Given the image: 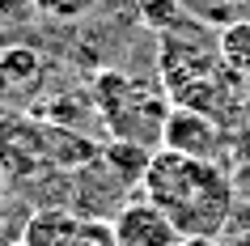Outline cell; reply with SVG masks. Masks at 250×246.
<instances>
[{
    "label": "cell",
    "instance_id": "6da1fadb",
    "mask_svg": "<svg viewBox=\"0 0 250 246\" xmlns=\"http://www.w3.org/2000/svg\"><path fill=\"white\" fill-rule=\"evenodd\" d=\"M145 200L170 212L183 238H216L233 217V182L221 161H195L157 149L145 170Z\"/></svg>",
    "mask_w": 250,
    "mask_h": 246
},
{
    "label": "cell",
    "instance_id": "7a4b0ae2",
    "mask_svg": "<svg viewBox=\"0 0 250 246\" xmlns=\"http://www.w3.org/2000/svg\"><path fill=\"white\" fill-rule=\"evenodd\" d=\"M93 111L115 132V140H136L148 149H161V128L174 106L166 93L148 81L123 77V72H102L93 81Z\"/></svg>",
    "mask_w": 250,
    "mask_h": 246
},
{
    "label": "cell",
    "instance_id": "3957f363",
    "mask_svg": "<svg viewBox=\"0 0 250 246\" xmlns=\"http://www.w3.org/2000/svg\"><path fill=\"white\" fill-rule=\"evenodd\" d=\"M0 170L9 182H34L42 170H51V123L30 111H4L0 115Z\"/></svg>",
    "mask_w": 250,
    "mask_h": 246
},
{
    "label": "cell",
    "instance_id": "277c9868",
    "mask_svg": "<svg viewBox=\"0 0 250 246\" xmlns=\"http://www.w3.org/2000/svg\"><path fill=\"white\" fill-rule=\"evenodd\" d=\"M225 128L221 119L204 115V111H191V106H174L166 115V128H161V149H174L183 157H195V161H221L225 153Z\"/></svg>",
    "mask_w": 250,
    "mask_h": 246
},
{
    "label": "cell",
    "instance_id": "5b68a950",
    "mask_svg": "<svg viewBox=\"0 0 250 246\" xmlns=\"http://www.w3.org/2000/svg\"><path fill=\"white\" fill-rule=\"evenodd\" d=\"M119 233V246H178V225L170 221L166 208H157L153 200H127L115 208L110 217Z\"/></svg>",
    "mask_w": 250,
    "mask_h": 246
},
{
    "label": "cell",
    "instance_id": "8992f818",
    "mask_svg": "<svg viewBox=\"0 0 250 246\" xmlns=\"http://www.w3.org/2000/svg\"><path fill=\"white\" fill-rule=\"evenodd\" d=\"M42 85V55L26 43L0 47V106L17 111V106L34 98Z\"/></svg>",
    "mask_w": 250,
    "mask_h": 246
},
{
    "label": "cell",
    "instance_id": "52a82bcc",
    "mask_svg": "<svg viewBox=\"0 0 250 246\" xmlns=\"http://www.w3.org/2000/svg\"><path fill=\"white\" fill-rule=\"evenodd\" d=\"M81 212L68 204H42L30 208L26 233H21V246H72L81 233Z\"/></svg>",
    "mask_w": 250,
    "mask_h": 246
},
{
    "label": "cell",
    "instance_id": "ba28073f",
    "mask_svg": "<svg viewBox=\"0 0 250 246\" xmlns=\"http://www.w3.org/2000/svg\"><path fill=\"white\" fill-rule=\"evenodd\" d=\"M153 153H157V149L136 144V140H110L102 149V170L110 174V179H119L123 187H140L148 161H153Z\"/></svg>",
    "mask_w": 250,
    "mask_h": 246
},
{
    "label": "cell",
    "instance_id": "9c48e42d",
    "mask_svg": "<svg viewBox=\"0 0 250 246\" xmlns=\"http://www.w3.org/2000/svg\"><path fill=\"white\" fill-rule=\"evenodd\" d=\"M216 55H221V64L233 77H242V81L250 77V17L225 22L221 39H216Z\"/></svg>",
    "mask_w": 250,
    "mask_h": 246
},
{
    "label": "cell",
    "instance_id": "30bf717a",
    "mask_svg": "<svg viewBox=\"0 0 250 246\" xmlns=\"http://www.w3.org/2000/svg\"><path fill=\"white\" fill-rule=\"evenodd\" d=\"M98 9V0H34V13L47 22H81Z\"/></svg>",
    "mask_w": 250,
    "mask_h": 246
},
{
    "label": "cell",
    "instance_id": "8fae6325",
    "mask_svg": "<svg viewBox=\"0 0 250 246\" xmlns=\"http://www.w3.org/2000/svg\"><path fill=\"white\" fill-rule=\"evenodd\" d=\"M26 221H30V208H17L9 200H0V246H21Z\"/></svg>",
    "mask_w": 250,
    "mask_h": 246
},
{
    "label": "cell",
    "instance_id": "7c38bea8",
    "mask_svg": "<svg viewBox=\"0 0 250 246\" xmlns=\"http://www.w3.org/2000/svg\"><path fill=\"white\" fill-rule=\"evenodd\" d=\"M72 246H119V233H115V225L106 217H85Z\"/></svg>",
    "mask_w": 250,
    "mask_h": 246
},
{
    "label": "cell",
    "instance_id": "4fadbf2b",
    "mask_svg": "<svg viewBox=\"0 0 250 246\" xmlns=\"http://www.w3.org/2000/svg\"><path fill=\"white\" fill-rule=\"evenodd\" d=\"M26 9H34V0H0V22H17Z\"/></svg>",
    "mask_w": 250,
    "mask_h": 246
},
{
    "label": "cell",
    "instance_id": "5bb4252c",
    "mask_svg": "<svg viewBox=\"0 0 250 246\" xmlns=\"http://www.w3.org/2000/svg\"><path fill=\"white\" fill-rule=\"evenodd\" d=\"M178 246H221L216 238H178Z\"/></svg>",
    "mask_w": 250,
    "mask_h": 246
},
{
    "label": "cell",
    "instance_id": "9a60e30c",
    "mask_svg": "<svg viewBox=\"0 0 250 246\" xmlns=\"http://www.w3.org/2000/svg\"><path fill=\"white\" fill-rule=\"evenodd\" d=\"M4 187H9V174L0 170V200H4Z\"/></svg>",
    "mask_w": 250,
    "mask_h": 246
}]
</instances>
